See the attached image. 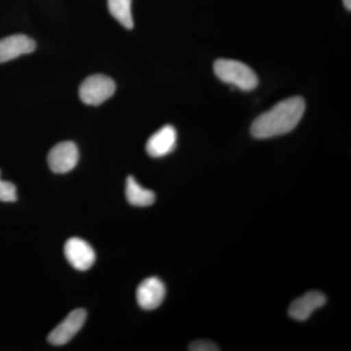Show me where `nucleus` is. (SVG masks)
Masks as SVG:
<instances>
[{
    "label": "nucleus",
    "instance_id": "f257e3e1",
    "mask_svg": "<svg viewBox=\"0 0 351 351\" xmlns=\"http://www.w3.org/2000/svg\"><path fill=\"white\" fill-rule=\"evenodd\" d=\"M306 110L302 97H292L276 104L269 112L254 120L251 134L256 138H269L294 130Z\"/></svg>",
    "mask_w": 351,
    "mask_h": 351
},
{
    "label": "nucleus",
    "instance_id": "f03ea898",
    "mask_svg": "<svg viewBox=\"0 0 351 351\" xmlns=\"http://www.w3.org/2000/svg\"><path fill=\"white\" fill-rule=\"evenodd\" d=\"M214 71L219 80L232 84L242 91H252L258 84L255 71L247 64L235 60H217L214 64Z\"/></svg>",
    "mask_w": 351,
    "mask_h": 351
},
{
    "label": "nucleus",
    "instance_id": "7ed1b4c3",
    "mask_svg": "<svg viewBox=\"0 0 351 351\" xmlns=\"http://www.w3.org/2000/svg\"><path fill=\"white\" fill-rule=\"evenodd\" d=\"M117 85L112 78L103 75L87 77L80 88V97L83 103L99 106L114 94Z\"/></svg>",
    "mask_w": 351,
    "mask_h": 351
},
{
    "label": "nucleus",
    "instance_id": "20e7f679",
    "mask_svg": "<svg viewBox=\"0 0 351 351\" xmlns=\"http://www.w3.org/2000/svg\"><path fill=\"white\" fill-rule=\"evenodd\" d=\"M48 165L56 174H64L75 169L80 160V152L73 142H62L55 145L48 154Z\"/></svg>",
    "mask_w": 351,
    "mask_h": 351
},
{
    "label": "nucleus",
    "instance_id": "39448f33",
    "mask_svg": "<svg viewBox=\"0 0 351 351\" xmlns=\"http://www.w3.org/2000/svg\"><path fill=\"white\" fill-rule=\"evenodd\" d=\"M87 313L83 308H77L71 311L66 319L59 325L48 336V341L53 346H64L68 343L73 337L80 331L85 321Z\"/></svg>",
    "mask_w": 351,
    "mask_h": 351
},
{
    "label": "nucleus",
    "instance_id": "423d86ee",
    "mask_svg": "<svg viewBox=\"0 0 351 351\" xmlns=\"http://www.w3.org/2000/svg\"><path fill=\"white\" fill-rule=\"evenodd\" d=\"M64 250L68 262L77 270L89 269L96 261V253L91 245L78 237L69 239Z\"/></svg>",
    "mask_w": 351,
    "mask_h": 351
},
{
    "label": "nucleus",
    "instance_id": "0eeeda50",
    "mask_svg": "<svg viewBox=\"0 0 351 351\" xmlns=\"http://www.w3.org/2000/svg\"><path fill=\"white\" fill-rule=\"evenodd\" d=\"M166 295L165 285L157 277H149L138 285L137 302L145 311H152L160 306Z\"/></svg>",
    "mask_w": 351,
    "mask_h": 351
},
{
    "label": "nucleus",
    "instance_id": "6e6552de",
    "mask_svg": "<svg viewBox=\"0 0 351 351\" xmlns=\"http://www.w3.org/2000/svg\"><path fill=\"white\" fill-rule=\"evenodd\" d=\"M326 297L318 291L307 292L301 298H298L289 306V316L295 321H306L311 314L326 304Z\"/></svg>",
    "mask_w": 351,
    "mask_h": 351
},
{
    "label": "nucleus",
    "instance_id": "1a4fd4ad",
    "mask_svg": "<svg viewBox=\"0 0 351 351\" xmlns=\"http://www.w3.org/2000/svg\"><path fill=\"white\" fill-rule=\"evenodd\" d=\"M177 145V131L171 125L163 126L147 141L145 149L149 156L158 158L174 151Z\"/></svg>",
    "mask_w": 351,
    "mask_h": 351
},
{
    "label": "nucleus",
    "instance_id": "9d476101",
    "mask_svg": "<svg viewBox=\"0 0 351 351\" xmlns=\"http://www.w3.org/2000/svg\"><path fill=\"white\" fill-rule=\"evenodd\" d=\"M34 39L25 34H14L0 40V63L11 61L21 55L29 54L36 50Z\"/></svg>",
    "mask_w": 351,
    "mask_h": 351
},
{
    "label": "nucleus",
    "instance_id": "9b49d317",
    "mask_svg": "<svg viewBox=\"0 0 351 351\" xmlns=\"http://www.w3.org/2000/svg\"><path fill=\"white\" fill-rule=\"evenodd\" d=\"M126 198L133 206L147 207L154 204L156 195L151 189L141 186L135 178L130 176L126 181Z\"/></svg>",
    "mask_w": 351,
    "mask_h": 351
},
{
    "label": "nucleus",
    "instance_id": "f8f14e48",
    "mask_svg": "<svg viewBox=\"0 0 351 351\" xmlns=\"http://www.w3.org/2000/svg\"><path fill=\"white\" fill-rule=\"evenodd\" d=\"M131 3L132 0H108V10L112 17L128 29L134 27Z\"/></svg>",
    "mask_w": 351,
    "mask_h": 351
},
{
    "label": "nucleus",
    "instance_id": "ddd939ff",
    "mask_svg": "<svg viewBox=\"0 0 351 351\" xmlns=\"http://www.w3.org/2000/svg\"><path fill=\"white\" fill-rule=\"evenodd\" d=\"M17 200V189L12 182L2 181L0 179V201L15 202Z\"/></svg>",
    "mask_w": 351,
    "mask_h": 351
},
{
    "label": "nucleus",
    "instance_id": "4468645a",
    "mask_svg": "<svg viewBox=\"0 0 351 351\" xmlns=\"http://www.w3.org/2000/svg\"><path fill=\"white\" fill-rule=\"evenodd\" d=\"M189 350L191 351H215L219 350L218 346L210 341H195L189 346Z\"/></svg>",
    "mask_w": 351,
    "mask_h": 351
},
{
    "label": "nucleus",
    "instance_id": "2eb2a0df",
    "mask_svg": "<svg viewBox=\"0 0 351 351\" xmlns=\"http://www.w3.org/2000/svg\"><path fill=\"white\" fill-rule=\"evenodd\" d=\"M343 4H345L346 8L348 9V11H350L351 0H343Z\"/></svg>",
    "mask_w": 351,
    "mask_h": 351
}]
</instances>
